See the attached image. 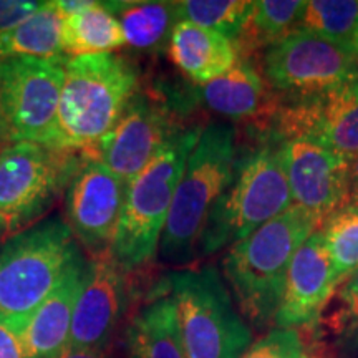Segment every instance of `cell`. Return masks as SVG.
Masks as SVG:
<instances>
[{
    "mask_svg": "<svg viewBox=\"0 0 358 358\" xmlns=\"http://www.w3.org/2000/svg\"><path fill=\"white\" fill-rule=\"evenodd\" d=\"M64 70L57 120L45 145L87 155L122 120L140 77L118 53L70 57Z\"/></svg>",
    "mask_w": 358,
    "mask_h": 358,
    "instance_id": "obj_1",
    "label": "cell"
},
{
    "mask_svg": "<svg viewBox=\"0 0 358 358\" xmlns=\"http://www.w3.org/2000/svg\"><path fill=\"white\" fill-rule=\"evenodd\" d=\"M320 224L317 214L294 204L226 254L224 275L241 312L254 327L266 329L274 324L290 262Z\"/></svg>",
    "mask_w": 358,
    "mask_h": 358,
    "instance_id": "obj_2",
    "label": "cell"
},
{
    "mask_svg": "<svg viewBox=\"0 0 358 358\" xmlns=\"http://www.w3.org/2000/svg\"><path fill=\"white\" fill-rule=\"evenodd\" d=\"M78 256L73 232L60 217L6 241L0 249V327L19 338Z\"/></svg>",
    "mask_w": 358,
    "mask_h": 358,
    "instance_id": "obj_3",
    "label": "cell"
},
{
    "mask_svg": "<svg viewBox=\"0 0 358 358\" xmlns=\"http://www.w3.org/2000/svg\"><path fill=\"white\" fill-rule=\"evenodd\" d=\"M237 161L236 129L222 123L204 127L178 182L161 236L164 261L186 264L192 257L214 204L234 178Z\"/></svg>",
    "mask_w": 358,
    "mask_h": 358,
    "instance_id": "obj_4",
    "label": "cell"
},
{
    "mask_svg": "<svg viewBox=\"0 0 358 358\" xmlns=\"http://www.w3.org/2000/svg\"><path fill=\"white\" fill-rule=\"evenodd\" d=\"M203 128H181L136 178L128 182L118 227L108 256L123 272L155 257L166 226L174 192Z\"/></svg>",
    "mask_w": 358,
    "mask_h": 358,
    "instance_id": "obj_5",
    "label": "cell"
},
{
    "mask_svg": "<svg viewBox=\"0 0 358 358\" xmlns=\"http://www.w3.org/2000/svg\"><path fill=\"white\" fill-rule=\"evenodd\" d=\"M294 206L272 131L252 153L237 161L231 185L214 204L199 248L203 254L234 245Z\"/></svg>",
    "mask_w": 358,
    "mask_h": 358,
    "instance_id": "obj_6",
    "label": "cell"
},
{
    "mask_svg": "<svg viewBox=\"0 0 358 358\" xmlns=\"http://www.w3.org/2000/svg\"><path fill=\"white\" fill-rule=\"evenodd\" d=\"M164 284L176 306L186 358H239L250 347L252 332L216 267L173 272Z\"/></svg>",
    "mask_w": 358,
    "mask_h": 358,
    "instance_id": "obj_7",
    "label": "cell"
},
{
    "mask_svg": "<svg viewBox=\"0 0 358 358\" xmlns=\"http://www.w3.org/2000/svg\"><path fill=\"white\" fill-rule=\"evenodd\" d=\"M83 155L32 141L0 150V241L35 226L69 187Z\"/></svg>",
    "mask_w": 358,
    "mask_h": 358,
    "instance_id": "obj_8",
    "label": "cell"
},
{
    "mask_svg": "<svg viewBox=\"0 0 358 358\" xmlns=\"http://www.w3.org/2000/svg\"><path fill=\"white\" fill-rule=\"evenodd\" d=\"M66 60H0V133L6 146L47 143L57 120Z\"/></svg>",
    "mask_w": 358,
    "mask_h": 358,
    "instance_id": "obj_9",
    "label": "cell"
},
{
    "mask_svg": "<svg viewBox=\"0 0 358 358\" xmlns=\"http://www.w3.org/2000/svg\"><path fill=\"white\" fill-rule=\"evenodd\" d=\"M262 75L280 100L319 95L358 75L350 48L297 29L262 57Z\"/></svg>",
    "mask_w": 358,
    "mask_h": 358,
    "instance_id": "obj_10",
    "label": "cell"
},
{
    "mask_svg": "<svg viewBox=\"0 0 358 358\" xmlns=\"http://www.w3.org/2000/svg\"><path fill=\"white\" fill-rule=\"evenodd\" d=\"M268 129L277 136L307 138L347 158H358V75L319 95L280 100Z\"/></svg>",
    "mask_w": 358,
    "mask_h": 358,
    "instance_id": "obj_11",
    "label": "cell"
},
{
    "mask_svg": "<svg viewBox=\"0 0 358 358\" xmlns=\"http://www.w3.org/2000/svg\"><path fill=\"white\" fill-rule=\"evenodd\" d=\"M128 182L98 161L82 156L66 187V224L75 239L93 254H108L122 216Z\"/></svg>",
    "mask_w": 358,
    "mask_h": 358,
    "instance_id": "obj_12",
    "label": "cell"
},
{
    "mask_svg": "<svg viewBox=\"0 0 358 358\" xmlns=\"http://www.w3.org/2000/svg\"><path fill=\"white\" fill-rule=\"evenodd\" d=\"M274 136L294 204L317 214L322 221L342 209L350 158L307 138Z\"/></svg>",
    "mask_w": 358,
    "mask_h": 358,
    "instance_id": "obj_13",
    "label": "cell"
},
{
    "mask_svg": "<svg viewBox=\"0 0 358 358\" xmlns=\"http://www.w3.org/2000/svg\"><path fill=\"white\" fill-rule=\"evenodd\" d=\"M171 113L158 100L136 93L118 124L85 156L129 182L161 153L178 133Z\"/></svg>",
    "mask_w": 358,
    "mask_h": 358,
    "instance_id": "obj_14",
    "label": "cell"
},
{
    "mask_svg": "<svg viewBox=\"0 0 358 358\" xmlns=\"http://www.w3.org/2000/svg\"><path fill=\"white\" fill-rule=\"evenodd\" d=\"M340 282L322 232L317 229L290 262L275 329H315L322 308Z\"/></svg>",
    "mask_w": 358,
    "mask_h": 358,
    "instance_id": "obj_15",
    "label": "cell"
},
{
    "mask_svg": "<svg viewBox=\"0 0 358 358\" xmlns=\"http://www.w3.org/2000/svg\"><path fill=\"white\" fill-rule=\"evenodd\" d=\"M127 307V282L122 267L108 254L96 256L85 266V275L75 303L70 347L110 345L111 335Z\"/></svg>",
    "mask_w": 358,
    "mask_h": 358,
    "instance_id": "obj_16",
    "label": "cell"
},
{
    "mask_svg": "<svg viewBox=\"0 0 358 358\" xmlns=\"http://www.w3.org/2000/svg\"><path fill=\"white\" fill-rule=\"evenodd\" d=\"M201 101L214 113L231 120H256L271 127L280 98L252 62H239L222 77L201 85Z\"/></svg>",
    "mask_w": 358,
    "mask_h": 358,
    "instance_id": "obj_17",
    "label": "cell"
},
{
    "mask_svg": "<svg viewBox=\"0 0 358 358\" xmlns=\"http://www.w3.org/2000/svg\"><path fill=\"white\" fill-rule=\"evenodd\" d=\"M82 256H78L48 295L19 337L24 358H53L69 345L75 303L85 275Z\"/></svg>",
    "mask_w": 358,
    "mask_h": 358,
    "instance_id": "obj_18",
    "label": "cell"
},
{
    "mask_svg": "<svg viewBox=\"0 0 358 358\" xmlns=\"http://www.w3.org/2000/svg\"><path fill=\"white\" fill-rule=\"evenodd\" d=\"M168 52L173 64L199 85L222 77L241 58L232 40L191 22L174 25Z\"/></svg>",
    "mask_w": 358,
    "mask_h": 358,
    "instance_id": "obj_19",
    "label": "cell"
},
{
    "mask_svg": "<svg viewBox=\"0 0 358 358\" xmlns=\"http://www.w3.org/2000/svg\"><path fill=\"white\" fill-rule=\"evenodd\" d=\"M55 3L64 17L62 50L65 57L113 53L127 45L122 25L105 2L60 0Z\"/></svg>",
    "mask_w": 358,
    "mask_h": 358,
    "instance_id": "obj_20",
    "label": "cell"
},
{
    "mask_svg": "<svg viewBox=\"0 0 358 358\" xmlns=\"http://www.w3.org/2000/svg\"><path fill=\"white\" fill-rule=\"evenodd\" d=\"M127 345L129 358H186L176 306L169 295H158L134 313Z\"/></svg>",
    "mask_w": 358,
    "mask_h": 358,
    "instance_id": "obj_21",
    "label": "cell"
},
{
    "mask_svg": "<svg viewBox=\"0 0 358 358\" xmlns=\"http://www.w3.org/2000/svg\"><path fill=\"white\" fill-rule=\"evenodd\" d=\"M64 17L55 2H43L34 15L13 29L0 34V60L6 58H42L66 60L62 50Z\"/></svg>",
    "mask_w": 358,
    "mask_h": 358,
    "instance_id": "obj_22",
    "label": "cell"
},
{
    "mask_svg": "<svg viewBox=\"0 0 358 358\" xmlns=\"http://www.w3.org/2000/svg\"><path fill=\"white\" fill-rule=\"evenodd\" d=\"M122 25L127 43L143 52L168 47L178 24L176 2H105Z\"/></svg>",
    "mask_w": 358,
    "mask_h": 358,
    "instance_id": "obj_23",
    "label": "cell"
},
{
    "mask_svg": "<svg viewBox=\"0 0 358 358\" xmlns=\"http://www.w3.org/2000/svg\"><path fill=\"white\" fill-rule=\"evenodd\" d=\"M307 2L302 0H261L254 6L250 19L234 45L243 55L259 48H267L301 29Z\"/></svg>",
    "mask_w": 358,
    "mask_h": 358,
    "instance_id": "obj_24",
    "label": "cell"
},
{
    "mask_svg": "<svg viewBox=\"0 0 358 358\" xmlns=\"http://www.w3.org/2000/svg\"><path fill=\"white\" fill-rule=\"evenodd\" d=\"M315 332L345 355L358 353V268L338 282L322 308Z\"/></svg>",
    "mask_w": 358,
    "mask_h": 358,
    "instance_id": "obj_25",
    "label": "cell"
},
{
    "mask_svg": "<svg viewBox=\"0 0 358 358\" xmlns=\"http://www.w3.org/2000/svg\"><path fill=\"white\" fill-rule=\"evenodd\" d=\"M256 2L249 0H185L176 2L178 20L214 30L236 42L248 25Z\"/></svg>",
    "mask_w": 358,
    "mask_h": 358,
    "instance_id": "obj_26",
    "label": "cell"
},
{
    "mask_svg": "<svg viewBox=\"0 0 358 358\" xmlns=\"http://www.w3.org/2000/svg\"><path fill=\"white\" fill-rule=\"evenodd\" d=\"M358 25V0H310L301 29L350 48Z\"/></svg>",
    "mask_w": 358,
    "mask_h": 358,
    "instance_id": "obj_27",
    "label": "cell"
},
{
    "mask_svg": "<svg viewBox=\"0 0 358 358\" xmlns=\"http://www.w3.org/2000/svg\"><path fill=\"white\" fill-rule=\"evenodd\" d=\"M319 231L338 279L358 268V211L338 209L322 221Z\"/></svg>",
    "mask_w": 358,
    "mask_h": 358,
    "instance_id": "obj_28",
    "label": "cell"
},
{
    "mask_svg": "<svg viewBox=\"0 0 358 358\" xmlns=\"http://www.w3.org/2000/svg\"><path fill=\"white\" fill-rule=\"evenodd\" d=\"M239 358H325V348L315 334L306 337V330L272 329Z\"/></svg>",
    "mask_w": 358,
    "mask_h": 358,
    "instance_id": "obj_29",
    "label": "cell"
},
{
    "mask_svg": "<svg viewBox=\"0 0 358 358\" xmlns=\"http://www.w3.org/2000/svg\"><path fill=\"white\" fill-rule=\"evenodd\" d=\"M42 6L43 2L29 0H0V34L29 19Z\"/></svg>",
    "mask_w": 358,
    "mask_h": 358,
    "instance_id": "obj_30",
    "label": "cell"
},
{
    "mask_svg": "<svg viewBox=\"0 0 358 358\" xmlns=\"http://www.w3.org/2000/svg\"><path fill=\"white\" fill-rule=\"evenodd\" d=\"M53 358H111L110 345L95 348H77L66 345L64 350Z\"/></svg>",
    "mask_w": 358,
    "mask_h": 358,
    "instance_id": "obj_31",
    "label": "cell"
},
{
    "mask_svg": "<svg viewBox=\"0 0 358 358\" xmlns=\"http://www.w3.org/2000/svg\"><path fill=\"white\" fill-rule=\"evenodd\" d=\"M342 209H353V211H358V158H350L347 196Z\"/></svg>",
    "mask_w": 358,
    "mask_h": 358,
    "instance_id": "obj_32",
    "label": "cell"
},
{
    "mask_svg": "<svg viewBox=\"0 0 358 358\" xmlns=\"http://www.w3.org/2000/svg\"><path fill=\"white\" fill-rule=\"evenodd\" d=\"M0 358H24L19 338L0 327Z\"/></svg>",
    "mask_w": 358,
    "mask_h": 358,
    "instance_id": "obj_33",
    "label": "cell"
},
{
    "mask_svg": "<svg viewBox=\"0 0 358 358\" xmlns=\"http://www.w3.org/2000/svg\"><path fill=\"white\" fill-rule=\"evenodd\" d=\"M350 52L353 53V57H355V60L358 62V25H357L355 34H353V37H352V42H350Z\"/></svg>",
    "mask_w": 358,
    "mask_h": 358,
    "instance_id": "obj_34",
    "label": "cell"
},
{
    "mask_svg": "<svg viewBox=\"0 0 358 358\" xmlns=\"http://www.w3.org/2000/svg\"><path fill=\"white\" fill-rule=\"evenodd\" d=\"M6 146V143H3V138H2V133H0V150H2V148Z\"/></svg>",
    "mask_w": 358,
    "mask_h": 358,
    "instance_id": "obj_35",
    "label": "cell"
}]
</instances>
